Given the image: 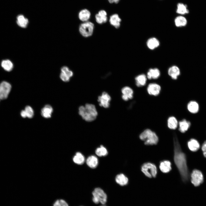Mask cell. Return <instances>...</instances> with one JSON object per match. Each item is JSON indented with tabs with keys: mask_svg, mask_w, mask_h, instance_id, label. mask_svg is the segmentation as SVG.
<instances>
[{
	"mask_svg": "<svg viewBox=\"0 0 206 206\" xmlns=\"http://www.w3.org/2000/svg\"><path fill=\"white\" fill-rule=\"evenodd\" d=\"M187 108L190 112L193 113H195L198 111L199 105L196 102L191 101L188 104Z\"/></svg>",
	"mask_w": 206,
	"mask_h": 206,
	"instance_id": "28",
	"label": "cell"
},
{
	"mask_svg": "<svg viewBox=\"0 0 206 206\" xmlns=\"http://www.w3.org/2000/svg\"><path fill=\"white\" fill-rule=\"evenodd\" d=\"M136 84L138 87L144 86L146 84L147 78L146 75L142 74L138 75L135 78Z\"/></svg>",
	"mask_w": 206,
	"mask_h": 206,
	"instance_id": "22",
	"label": "cell"
},
{
	"mask_svg": "<svg viewBox=\"0 0 206 206\" xmlns=\"http://www.w3.org/2000/svg\"><path fill=\"white\" fill-rule=\"evenodd\" d=\"M78 17L79 19L83 22L87 21L90 18L91 13L88 9H83L79 12Z\"/></svg>",
	"mask_w": 206,
	"mask_h": 206,
	"instance_id": "14",
	"label": "cell"
},
{
	"mask_svg": "<svg viewBox=\"0 0 206 206\" xmlns=\"http://www.w3.org/2000/svg\"><path fill=\"white\" fill-rule=\"evenodd\" d=\"M191 183L195 187L199 186L203 182L204 177L201 171L197 170H193L191 175Z\"/></svg>",
	"mask_w": 206,
	"mask_h": 206,
	"instance_id": "7",
	"label": "cell"
},
{
	"mask_svg": "<svg viewBox=\"0 0 206 206\" xmlns=\"http://www.w3.org/2000/svg\"><path fill=\"white\" fill-rule=\"evenodd\" d=\"M175 25L177 27H182L186 25L187 23V21L185 17L179 16L175 18Z\"/></svg>",
	"mask_w": 206,
	"mask_h": 206,
	"instance_id": "26",
	"label": "cell"
},
{
	"mask_svg": "<svg viewBox=\"0 0 206 206\" xmlns=\"http://www.w3.org/2000/svg\"><path fill=\"white\" fill-rule=\"evenodd\" d=\"M94 25L92 22L88 21L81 23L79 27L80 34L83 37H88L91 36L94 32Z\"/></svg>",
	"mask_w": 206,
	"mask_h": 206,
	"instance_id": "5",
	"label": "cell"
},
{
	"mask_svg": "<svg viewBox=\"0 0 206 206\" xmlns=\"http://www.w3.org/2000/svg\"><path fill=\"white\" fill-rule=\"evenodd\" d=\"M24 110L26 112L27 117L31 118L33 117L34 114V111L31 106H27Z\"/></svg>",
	"mask_w": 206,
	"mask_h": 206,
	"instance_id": "35",
	"label": "cell"
},
{
	"mask_svg": "<svg viewBox=\"0 0 206 206\" xmlns=\"http://www.w3.org/2000/svg\"><path fill=\"white\" fill-rule=\"evenodd\" d=\"M178 121L174 116L169 117L167 120V126L168 128L171 129H176L178 126Z\"/></svg>",
	"mask_w": 206,
	"mask_h": 206,
	"instance_id": "27",
	"label": "cell"
},
{
	"mask_svg": "<svg viewBox=\"0 0 206 206\" xmlns=\"http://www.w3.org/2000/svg\"><path fill=\"white\" fill-rule=\"evenodd\" d=\"M160 42L159 40L154 37L149 38L146 42L148 48L151 50H153L157 48L159 45Z\"/></svg>",
	"mask_w": 206,
	"mask_h": 206,
	"instance_id": "19",
	"label": "cell"
},
{
	"mask_svg": "<svg viewBox=\"0 0 206 206\" xmlns=\"http://www.w3.org/2000/svg\"><path fill=\"white\" fill-rule=\"evenodd\" d=\"M140 138L144 142L146 145H156L159 139L156 134L149 129L143 131L139 135Z\"/></svg>",
	"mask_w": 206,
	"mask_h": 206,
	"instance_id": "3",
	"label": "cell"
},
{
	"mask_svg": "<svg viewBox=\"0 0 206 206\" xmlns=\"http://www.w3.org/2000/svg\"><path fill=\"white\" fill-rule=\"evenodd\" d=\"M141 170L146 176L149 178H155L157 174L156 166L150 162L144 163L141 167Z\"/></svg>",
	"mask_w": 206,
	"mask_h": 206,
	"instance_id": "6",
	"label": "cell"
},
{
	"mask_svg": "<svg viewBox=\"0 0 206 206\" xmlns=\"http://www.w3.org/2000/svg\"><path fill=\"white\" fill-rule=\"evenodd\" d=\"M108 2L110 3H118L120 0H108Z\"/></svg>",
	"mask_w": 206,
	"mask_h": 206,
	"instance_id": "39",
	"label": "cell"
},
{
	"mask_svg": "<svg viewBox=\"0 0 206 206\" xmlns=\"http://www.w3.org/2000/svg\"><path fill=\"white\" fill-rule=\"evenodd\" d=\"M53 206H69L67 202L62 199H58L54 203Z\"/></svg>",
	"mask_w": 206,
	"mask_h": 206,
	"instance_id": "34",
	"label": "cell"
},
{
	"mask_svg": "<svg viewBox=\"0 0 206 206\" xmlns=\"http://www.w3.org/2000/svg\"><path fill=\"white\" fill-rule=\"evenodd\" d=\"M73 160L78 165L83 164L85 161L84 156L80 152H77L74 157Z\"/></svg>",
	"mask_w": 206,
	"mask_h": 206,
	"instance_id": "31",
	"label": "cell"
},
{
	"mask_svg": "<svg viewBox=\"0 0 206 206\" xmlns=\"http://www.w3.org/2000/svg\"><path fill=\"white\" fill-rule=\"evenodd\" d=\"M95 19L96 22L99 24L106 23L108 21L106 12L104 10H100L96 14Z\"/></svg>",
	"mask_w": 206,
	"mask_h": 206,
	"instance_id": "11",
	"label": "cell"
},
{
	"mask_svg": "<svg viewBox=\"0 0 206 206\" xmlns=\"http://www.w3.org/2000/svg\"><path fill=\"white\" fill-rule=\"evenodd\" d=\"M21 116L23 118H25L27 117V114L25 110L21 111Z\"/></svg>",
	"mask_w": 206,
	"mask_h": 206,
	"instance_id": "38",
	"label": "cell"
},
{
	"mask_svg": "<svg viewBox=\"0 0 206 206\" xmlns=\"http://www.w3.org/2000/svg\"><path fill=\"white\" fill-rule=\"evenodd\" d=\"M53 112V109L50 105H45L41 110V115L45 118H49L51 117Z\"/></svg>",
	"mask_w": 206,
	"mask_h": 206,
	"instance_id": "21",
	"label": "cell"
},
{
	"mask_svg": "<svg viewBox=\"0 0 206 206\" xmlns=\"http://www.w3.org/2000/svg\"><path fill=\"white\" fill-rule=\"evenodd\" d=\"M160 75V72L157 68H150L147 72V77L149 79H157Z\"/></svg>",
	"mask_w": 206,
	"mask_h": 206,
	"instance_id": "17",
	"label": "cell"
},
{
	"mask_svg": "<svg viewBox=\"0 0 206 206\" xmlns=\"http://www.w3.org/2000/svg\"><path fill=\"white\" fill-rule=\"evenodd\" d=\"M60 77L62 81L65 82H68L70 79V77L62 72L60 74Z\"/></svg>",
	"mask_w": 206,
	"mask_h": 206,
	"instance_id": "36",
	"label": "cell"
},
{
	"mask_svg": "<svg viewBox=\"0 0 206 206\" xmlns=\"http://www.w3.org/2000/svg\"><path fill=\"white\" fill-rule=\"evenodd\" d=\"M78 113L82 119L88 122L95 120L98 115L95 106L92 104L87 103L80 106L78 109Z\"/></svg>",
	"mask_w": 206,
	"mask_h": 206,
	"instance_id": "2",
	"label": "cell"
},
{
	"mask_svg": "<svg viewBox=\"0 0 206 206\" xmlns=\"http://www.w3.org/2000/svg\"><path fill=\"white\" fill-rule=\"evenodd\" d=\"M190 122L185 119L179 122V130L182 133H184L190 127Z\"/></svg>",
	"mask_w": 206,
	"mask_h": 206,
	"instance_id": "25",
	"label": "cell"
},
{
	"mask_svg": "<svg viewBox=\"0 0 206 206\" xmlns=\"http://www.w3.org/2000/svg\"><path fill=\"white\" fill-rule=\"evenodd\" d=\"M16 22L17 24L20 27H26L29 23L28 19L23 15H18L17 17Z\"/></svg>",
	"mask_w": 206,
	"mask_h": 206,
	"instance_id": "18",
	"label": "cell"
},
{
	"mask_svg": "<svg viewBox=\"0 0 206 206\" xmlns=\"http://www.w3.org/2000/svg\"></svg>",
	"mask_w": 206,
	"mask_h": 206,
	"instance_id": "41",
	"label": "cell"
},
{
	"mask_svg": "<svg viewBox=\"0 0 206 206\" xmlns=\"http://www.w3.org/2000/svg\"><path fill=\"white\" fill-rule=\"evenodd\" d=\"M111 100V97L110 96L105 92H103L98 96V101L99 105L105 108L109 107Z\"/></svg>",
	"mask_w": 206,
	"mask_h": 206,
	"instance_id": "8",
	"label": "cell"
},
{
	"mask_svg": "<svg viewBox=\"0 0 206 206\" xmlns=\"http://www.w3.org/2000/svg\"><path fill=\"white\" fill-rule=\"evenodd\" d=\"M11 89V84L3 81L0 84V99L4 100L7 98Z\"/></svg>",
	"mask_w": 206,
	"mask_h": 206,
	"instance_id": "9",
	"label": "cell"
},
{
	"mask_svg": "<svg viewBox=\"0 0 206 206\" xmlns=\"http://www.w3.org/2000/svg\"><path fill=\"white\" fill-rule=\"evenodd\" d=\"M187 145L189 149L193 152L197 151L200 147V144L198 141L193 138L188 141Z\"/></svg>",
	"mask_w": 206,
	"mask_h": 206,
	"instance_id": "20",
	"label": "cell"
},
{
	"mask_svg": "<svg viewBox=\"0 0 206 206\" xmlns=\"http://www.w3.org/2000/svg\"><path fill=\"white\" fill-rule=\"evenodd\" d=\"M86 163L88 165L92 168H94L96 167L98 164V160L95 156L92 155L87 158Z\"/></svg>",
	"mask_w": 206,
	"mask_h": 206,
	"instance_id": "24",
	"label": "cell"
},
{
	"mask_svg": "<svg viewBox=\"0 0 206 206\" xmlns=\"http://www.w3.org/2000/svg\"><path fill=\"white\" fill-rule=\"evenodd\" d=\"M122 98L124 101H127L133 98V91L130 87L126 86L121 89Z\"/></svg>",
	"mask_w": 206,
	"mask_h": 206,
	"instance_id": "10",
	"label": "cell"
},
{
	"mask_svg": "<svg viewBox=\"0 0 206 206\" xmlns=\"http://www.w3.org/2000/svg\"><path fill=\"white\" fill-rule=\"evenodd\" d=\"M176 12L178 14L184 15L188 13L189 11L186 5L182 3H179L177 5Z\"/></svg>",
	"mask_w": 206,
	"mask_h": 206,
	"instance_id": "29",
	"label": "cell"
},
{
	"mask_svg": "<svg viewBox=\"0 0 206 206\" xmlns=\"http://www.w3.org/2000/svg\"><path fill=\"white\" fill-rule=\"evenodd\" d=\"M61 72L63 73L70 78L72 77L73 75V72L70 70L68 67L66 66H64L61 69Z\"/></svg>",
	"mask_w": 206,
	"mask_h": 206,
	"instance_id": "33",
	"label": "cell"
},
{
	"mask_svg": "<svg viewBox=\"0 0 206 206\" xmlns=\"http://www.w3.org/2000/svg\"><path fill=\"white\" fill-rule=\"evenodd\" d=\"M180 74V70L177 66H173L169 69L168 74L173 80H176Z\"/></svg>",
	"mask_w": 206,
	"mask_h": 206,
	"instance_id": "16",
	"label": "cell"
},
{
	"mask_svg": "<svg viewBox=\"0 0 206 206\" xmlns=\"http://www.w3.org/2000/svg\"><path fill=\"white\" fill-rule=\"evenodd\" d=\"M121 21V19L117 14H114L110 16L109 23L111 25L116 29L120 27Z\"/></svg>",
	"mask_w": 206,
	"mask_h": 206,
	"instance_id": "13",
	"label": "cell"
},
{
	"mask_svg": "<svg viewBox=\"0 0 206 206\" xmlns=\"http://www.w3.org/2000/svg\"><path fill=\"white\" fill-rule=\"evenodd\" d=\"M159 169L161 172L167 173L170 172L172 169L171 162L168 160H164L160 163Z\"/></svg>",
	"mask_w": 206,
	"mask_h": 206,
	"instance_id": "15",
	"label": "cell"
},
{
	"mask_svg": "<svg viewBox=\"0 0 206 206\" xmlns=\"http://www.w3.org/2000/svg\"><path fill=\"white\" fill-rule=\"evenodd\" d=\"M201 149L204 156L206 158V141L204 142L203 144Z\"/></svg>",
	"mask_w": 206,
	"mask_h": 206,
	"instance_id": "37",
	"label": "cell"
},
{
	"mask_svg": "<svg viewBox=\"0 0 206 206\" xmlns=\"http://www.w3.org/2000/svg\"></svg>",
	"mask_w": 206,
	"mask_h": 206,
	"instance_id": "40",
	"label": "cell"
},
{
	"mask_svg": "<svg viewBox=\"0 0 206 206\" xmlns=\"http://www.w3.org/2000/svg\"><path fill=\"white\" fill-rule=\"evenodd\" d=\"M92 200L95 204L100 203L105 205L107 202V196L103 189L99 187L96 188L92 192Z\"/></svg>",
	"mask_w": 206,
	"mask_h": 206,
	"instance_id": "4",
	"label": "cell"
},
{
	"mask_svg": "<svg viewBox=\"0 0 206 206\" xmlns=\"http://www.w3.org/2000/svg\"><path fill=\"white\" fill-rule=\"evenodd\" d=\"M115 181L117 183L120 185L124 186L128 184V178L124 174H120L116 176Z\"/></svg>",
	"mask_w": 206,
	"mask_h": 206,
	"instance_id": "23",
	"label": "cell"
},
{
	"mask_svg": "<svg viewBox=\"0 0 206 206\" xmlns=\"http://www.w3.org/2000/svg\"><path fill=\"white\" fill-rule=\"evenodd\" d=\"M174 161L182 179L186 181L188 179L189 173L186 156L182 151L176 136L174 137Z\"/></svg>",
	"mask_w": 206,
	"mask_h": 206,
	"instance_id": "1",
	"label": "cell"
},
{
	"mask_svg": "<svg viewBox=\"0 0 206 206\" xmlns=\"http://www.w3.org/2000/svg\"><path fill=\"white\" fill-rule=\"evenodd\" d=\"M2 67L6 71H10L13 68V64L12 62L8 60H3L1 63Z\"/></svg>",
	"mask_w": 206,
	"mask_h": 206,
	"instance_id": "30",
	"label": "cell"
},
{
	"mask_svg": "<svg viewBox=\"0 0 206 206\" xmlns=\"http://www.w3.org/2000/svg\"><path fill=\"white\" fill-rule=\"evenodd\" d=\"M95 153L98 156L102 157L108 154V151L105 147L102 145H101L100 147L96 149Z\"/></svg>",
	"mask_w": 206,
	"mask_h": 206,
	"instance_id": "32",
	"label": "cell"
},
{
	"mask_svg": "<svg viewBox=\"0 0 206 206\" xmlns=\"http://www.w3.org/2000/svg\"><path fill=\"white\" fill-rule=\"evenodd\" d=\"M161 90L160 86L155 83L149 84L147 88V91L150 95L157 96L160 93Z\"/></svg>",
	"mask_w": 206,
	"mask_h": 206,
	"instance_id": "12",
	"label": "cell"
}]
</instances>
